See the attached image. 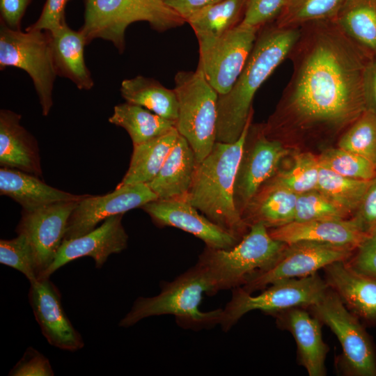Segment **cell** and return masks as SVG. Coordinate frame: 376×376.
I'll return each mask as SVG.
<instances>
[{"label":"cell","instance_id":"obj_14","mask_svg":"<svg viewBox=\"0 0 376 376\" xmlns=\"http://www.w3.org/2000/svg\"><path fill=\"white\" fill-rule=\"evenodd\" d=\"M79 201H62L31 210L22 209L15 231L24 235L33 249L38 280L42 279L53 262L63 240L68 219Z\"/></svg>","mask_w":376,"mask_h":376},{"label":"cell","instance_id":"obj_29","mask_svg":"<svg viewBox=\"0 0 376 376\" xmlns=\"http://www.w3.org/2000/svg\"><path fill=\"white\" fill-rule=\"evenodd\" d=\"M333 19L355 43L376 57V0H345Z\"/></svg>","mask_w":376,"mask_h":376},{"label":"cell","instance_id":"obj_26","mask_svg":"<svg viewBox=\"0 0 376 376\" xmlns=\"http://www.w3.org/2000/svg\"><path fill=\"white\" fill-rule=\"evenodd\" d=\"M54 65L57 75L71 80L80 90H90L94 85L84 56L87 45L83 33L65 23L49 31Z\"/></svg>","mask_w":376,"mask_h":376},{"label":"cell","instance_id":"obj_18","mask_svg":"<svg viewBox=\"0 0 376 376\" xmlns=\"http://www.w3.org/2000/svg\"><path fill=\"white\" fill-rule=\"evenodd\" d=\"M29 300L41 331L51 345L70 352L84 347L81 334L63 308L59 290L49 279L30 283Z\"/></svg>","mask_w":376,"mask_h":376},{"label":"cell","instance_id":"obj_27","mask_svg":"<svg viewBox=\"0 0 376 376\" xmlns=\"http://www.w3.org/2000/svg\"><path fill=\"white\" fill-rule=\"evenodd\" d=\"M179 136L175 127L159 136L133 145L129 168L117 186L150 182L159 171Z\"/></svg>","mask_w":376,"mask_h":376},{"label":"cell","instance_id":"obj_1","mask_svg":"<svg viewBox=\"0 0 376 376\" xmlns=\"http://www.w3.org/2000/svg\"><path fill=\"white\" fill-rule=\"evenodd\" d=\"M288 58L292 72L275 113L263 125L276 139L289 130H347L366 111L363 77L373 57L334 19L306 23Z\"/></svg>","mask_w":376,"mask_h":376},{"label":"cell","instance_id":"obj_20","mask_svg":"<svg viewBox=\"0 0 376 376\" xmlns=\"http://www.w3.org/2000/svg\"><path fill=\"white\" fill-rule=\"evenodd\" d=\"M268 230L272 237L286 244L315 241L356 249L367 235L351 218L292 221Z\"/></svg>","mask_w":376,"mask_h":376},{"label":"cell","instance_id":"obj_23","mask_svg":"<svg viewBox=\"0 0 376 376\" xmlns=\"http://www.w3.org/2000/svg\"><path fill=\"white\" fill-rule=\"evenodd\" d=\"M197 164L194 150L180 134L159 171L147 185L157 199L186 200Z\"/></svg>","mask_w":376,"mask_h":376},{"label":"cell","instance_id":"obj_28","mask_svg":"<svg viewBox=\"0 0 376 376\" xmlns=\"http://www.w3.org/2000/svg\"><path fill=\"white\" fill-rule=\"evenodd\" d=\"M120 91L125 102L140 105L176 122L178 102L174 89L166 88L152 78L138 75L123 80Z\"/></svg>","mask_w":376,"mask_h":376},{"label":"cell","instance_id":"obj_10","mask_svg":"<svg viewBox=\"0 0 376 376\" xmlns=\"http://www.w3.org/2000/svg\"><path fill=\"white\" fill-rule=\"evenodd\" d=\"M310 308L337 336L343 349L340 364L345 373L354 376H376V356L371 340L357 316L339 296L329 288Z\"/></svg>","mask_w":376,"mask_h":376},{"label":"cell","instance_id":"obj_35","mask_svg":"<svg viewBox=\"0 0 376 376\" xmlns=\"http://www.w3.org/2000/svg\"><path fill=\"white\" fill-rule=\"evenodd\" d=\"M318 159L320 166L342 176L371 180L376 176V166L368 159L339 147L323 150Z\"/></svg>","mask_w":376,"mask_h":376},{"label":"cell","instance_id":"obj_32","mask_svg":"<svg viewBox=\"0 0 376 376\" xmlns=\"http://www.w3.org/2000/svg\"><path fill=\"white\" fill-rule=\"evenodd\" d=\"M371 180L346 178L320 166L316 189L352 217Z\"/></svg>","mask_w":376,"mask_h":376},{"label":"cell","instance_id":"obj_42","mask_svg":"<svg viewBox=\"0 0 376 376\" xmlns=\"http://www.w3.org/2000/svg\"><path fill=\"white\" fill-rule=\"evenodd\" d=\"M350 218L366 234L376 228V176L370 181L359 207Z\"/></svg>","mask_w":376,"mask_h":376},{"label":"cell","instance_id":"obj_40","mask_svg":"<svg viewBox=\"0 0 376 376\" xmlns=\"http://www.w3.org/2000/svg\"><path fill=\"white\" fill-rule=\"evenodd\" d=\"M346 263L355 271L376 279V228L367 234Z\"/></svg>","mask_w":376,"mask_h":376},{"label":"cell","instance_id":"obj_37","mask_svg":"<svg viewBox=\"0 0 376 376\" xmlns=\"http://www.w3.org/2000/svg\"><path fill=\"white\" fill-rule=\"evenodd\" d=\"M350 214L317 189L297 195L293 221L348 219Z\"/></svg>","mask_w":376,"mask_h":376},{"label":"cell","instance_id":"obj_38","mask_svg":"<svg viewBox=\"0 0 376 376\" xmlns=\"http://www.w3.org/2000/svg\"><path fill=\"white\" fill-rule=\"evenodd\" d=\"M0 263L20 272L30 283L38 280L33 249L23 235L0 240Z\"/></svg>","mask_w":376,"mask_h":376},{"label":"cell","instance_id":"obj_15","mask_svg":"<svg viewBox=\"0 0 376 376\" xmlns=\"http://www.w3.org/2000/svg\"><path fill=\"white\" fill-rule=\"evenodd\" d=\"M157 199L147 184L117 186L103 196L88 195L79 201L72 212L63 240L77 238L94 230L111 216L124 214Z\"/></svg>","mask_w":376,"mask_h":376},{"label":"cell","instance_id":"obj_4","mask_svg":"<svg viewBox=\"0 0 376 376\" xmlns=\"http://www.w3.org/2000/svg\"><path fill=\"white\" fill-rule=\"evenodd\" d=\"M286 245L272 237L268 228L258 223L251 225L231 249L205 246L196 264L209 281V296L220 290L242 287L253 276L271 267Z\"/></svg>","mask_w":376,"mask_h":376},{"label":"cell","instance_id":"obj_45","mask_svg":"<svg viewBox=\"0 0 376 376\" xmlns=\"http://www.w3.org/2000/svg\"><path fill=\"white\" fill-rule=\"evenodd\" d=\"M185 21L198 10L223 0H163Z\"/></svg>","mask_w":376,"mask_h":376},{"label":"cell","instance_id":"obj_30","mask_svg":"<svg viewBox=\"0 0 376 376\" xmlns=\"http://www.w3.org/2000/svg\"><path fill=\"white\" fill-rule=\"evenodd\" d=\"M109 122L125 129L133 145L151 140L176 127L175 121L127 102L114 107Z\"/></svg>","mask_w":376,"mask_h":376},{"label":"cell","instance_id":"obj_25","mask_svg":"<svg viewBox=\"0 0 376 376\" xmlns=\"http://www.w3.org/2000/svg\"><path fill=\"white\" fill-rule=\"evenodd\" d=\"M0 193L18 203L24 210L57 202L80 201L88 195H77L58 189L34 175L8 167L0 169Z\"/></svg>","mask_w":376,"mask_h":376},{"label":"cell","instance_id":"obj_5","mask_svg":"<svg viewBox=\"0 0 376 376\" xmlns=\"http://www.w3.org/2000/svg\"><path fill=\"white\" fill-rule=\"evenodd\" d=\"M210 285L201 267L196 264L171 282L162 285L159 294L137 298L119 322L124 328L152 316L173 315L182 328L209 329L220 324L221 308L203 312L199 309L203 295L209 296Z\"/></svg>","mask_w":376,"mask_h":376},{"label":"cell","instance_id":"obj_3","mask_svg":"<svg viewBox=\"0 0 376 376\" xmlns=\"http://www.w3.org/2000/svg\"><path fill=\"white\" fill-rule=\"evenodd\" d=\"M253 109L240 138L233 143L216 141L198 163L187 201L213 223L242 239L249 231L234 201V185Z\"/></svg>","mask_w":376,"mask_h":376},{"label":"cell","instance_id":"obj_16","mask_svg":"<svg viewBox=\"0 0 376 376\" xmlns=\"http://www.w3.org/2000/svg\"><path fill=\"white\" fill-rule=\"evenodd\" d=\"M141 208L158 227L171 226L182 230L201 240L207 247L229 249L241 240L199 214L185 199H157Z\"/></svg>","mask_w":376,"mask_h":376},{"label":"cell","instance_id":"obj_17","mask_svg":"<svg viewBox=\"0 0 376 376\" xmlns=\"http://www.w3.org/2000/svg\"><path fill=\"white\" fill-rule=\"evenodd\" d=\"M123 214L109 217L99 227L80 237L63 240L53 262L40 280L49 279L62 266L85 256L92 258L95 267L100 269L110 255L125 250L128 235L122 224Z\"/></svg>","mask_w":376,"mask_h":376},{"label":"cell","instance_id":"obj_11","mask_svg":"<svg viewBox=\"0 0 376 376\" xmlns=\"http://www.w3.org/2000/svg\"><path fill=\"white\" fill-rule=\"evenodd\" d=\"M259 29L241 22L216 38L198 41L197 68L218 93L233 88L252 51Z\"/></svg>","mask_w":376,"mask_h":376},{"label":"cell","instance_id":"obj_22","mask_svg":"<svg viewBox=\"0 0 376 376\" xmlns=\"http://www.w3.org/2000/svg\"><path fill=\"white\" fill-rule=\"evenodd\" d=\"M21 115L0 111V165L15 169L40 178L42 171L36 139L20 124Z\"/></svg>","mask_w":376,"mask_h":376},{"label":"cell","instance_id":"obj_34","mask_svg":"<svg viewBox=\"0 0 376 376\" xmlns=\"http://www.w3.org/2000/svg\"><path fill=\"white\" fill-rule=\"evenodd\" d=\"M320 171L318 156L304 152L295 154L288 169L279 171L271 178L297 194L316 189Z\"/></svg>","mask_w":376,"mask_h":376},{"label":"cell","instance_id":"obj_39","mask_svg":"<svg viewBox=\"0 0 376 376\" xmlns=\"http://www.w3.org/2000/svg\"><path fill=\"white\" fill-rule=\"evenodd\" d=\"M290 0H247L242 23L257 29L276 21Z\"/></svg>","mask_w":376,"mask_h":376},{"label":"cell","instance_id":"obj_13","mask_svg":"<svg viewBox=\"0 0 376 376\" xmlns=\"http://www.w3.org/2000/svg\"><path fill=\"white\" fill-rule=\"evenodd\" d=\"M288 153L282 141L265 135L263 125H251L234 185V201L240 215L260 187L276 174Z\"/></svg>","mask_w":376,"mask_h":376},{"label":"cell","instance_id":"obj_21","mask_svg":"<svg viewBox=\"0 0 376 376\" xmlns=\"http://www.w3.org/2000/svg\"><path fill=\"white\" fill-rule=\"evenodd\" d=\"M325 281L356 316L376 321V279L351 268L346 260L324 268Z\"/></svg>","mask_w":376,"mask_h":376},{"label":"cell","instance_id":"obj_2","mask_svg":"<svg viewBox=\"0 0 376 376\" xmlns=\"http://www.w3.org/2000/svg\"><path fill=\"white\" fill-rule=\"evenodd\" d=\"M300 28L275 22L261 27L247 61L228 93L219 95L217 141L233 143L241 136L253 109L254 95L278 66L288 58Z\"/></svg>","mask_w":376,"mask_h":376},{"label":"cell","instance_id":"obj_33","mask_svg":"<svg viewBox=\"0 0 376 376\" xmlns=\"http://www.w3.org/2000/svg\"><path fill=\"white\" fill-rule=\"evenodd\" d=\"M345 0H290L274 22L283 28H299L318 20L333 19Z\"/></svg>","mask_w":376,"mask_h":376},{"label":"cell","instance_id":"obj_19","mask_svg":"<svg viewBox=\"0 0 376 376\" xmlns=\"http://www.w3.org/2000/svg\"><path fill=\"white\" fill-rule=\"evenodd\" d=\"M277 324L288 330L296 341L299 362L310 376L325 375L324 361L329 348L322 336L321 322L301 307L272 314Z\"/></svg>","mask_w":376,"mask_h":376},{"label":"cell","instance_id":"obj_7","mask_svg":"<svg viewBox=\"0 0 376 376\" xmlns=\"http://www.w3.org/2000/svg\"><path fill=\"white\" fill-rule=\"evenodd\" d=\"M174 82L178 102L176 129L199 163L217 141L219 94L198 69L178 72Z\"/></svg>","mask_w":376,"mask_h":376},{"label":"cell","instance_id":"obj_8","mask_svg":"<svg viewBox=\"0 0 376 376\" xmlns=\"http://www.w3.org/2000/svg\"><path fill=\"white\" fill-rule=\"evenodd\" d=\"M19 68L28 73L38 95L42 113L53 105L52 91L57 76L49 31L13 30L0 20V70Z\"/></svg>","mask_w":376,"mask_h":376},{"label":"cell","instance_id":"obj_9","mask_svg":"<svg viewBox=\"0 0 376 376\" xmlns=\"http://www.w3.org/2000/svg\"><path fill=\"white\" fill-rule=\"evenodd\" d=\"M329 286L316 273L277 281L260 294L252 296L242 288L232 290V297L222 309L220 325L227 332L246 313L260 310L273 314L296 307H310L324 295Z\"/></svg>","mask_w":376,"mask_h":376},{"label":"cell","instance_id":"obj_44","mask_svg":"<svg viewBox=\"0 0 376 376\" xmlns=\"http://www.w3.org/2000/svg\"><path fill=\"white\" fill-rule=\"evenodd\" d=\"M31 0H0L1 19L11 29L20 30L21 20Z\"/></svg>","mask_w":376,"mask_h":376},{"label":"cell","instance_id":"obj_31","mask_svg":"<svg viewBox=\"0 0 376 376\" xmlns=\"http://www.w3.org/2000/svg\"><path fill=\"white\" fill-rule=\"evenodd\" d=\"M247 0H223L204 8L186 21L198 42L219 37L243 20Z\"/></svg>","mask_w":376,"mask_h":376},{"label":"cell","instance_id":"obj_36","mask_svg":"<svg viewBox=\"0 0 376 376\" xmlns=\"http://www.w3.org/2000/svg\"><path fill=\"white\" fill-rule=\"evenodd\" d=\"M338 147L363 157L376 166V114L366 110L343 132Z\"/></svg>","mask_w":376,"mask_h":376},{"label":"cell","instance_id":"obj_41","mask_svg":"<svg viewBox=\"0 0 376 376\" xmlns=\"http://www.w3.org/2000/svg\"><path fill=\"white\" fill-rule=\"evenodd\" d=\"M49 359L34 348L29 347L22 357L10 370V376H53Z\"/></svg>","mask_w":376,"mask_h":376},{"label":"cell","instance_id":"obj_24","mask_svg":"<svg viewBox=\"0 0 376 376\" xmlns=\"http://www.w3.org/2000/svg\"><path fill=\"white\" fill-rule=\"evenodd\" d=\"M297 195L269 179L242 212V219L249 228L260 223L268 229L292 222Z\"/></svg>","mask_w":376,"mask_h":376},{"label":"cell","instance_id":"obj_46","mask_svg":"<svg viewBox=\"0 0 376 376\" xmlns=\"http://www.w3.org/2000/svg\"><path fill=\"white\" fill-rule=\"evenodd\" d=\"M363 89L366 110L376 114V57L368 62L364 72Z\"/></svg>","mask_w":376,"mask_h":376},{"label":"cell","instance_id":"obj_6","mask_svg":"<svg viewBox=\"0 0 376 376\" xmlns=\"http://www.w3.org/2000/svg\"><path fill=\"white\" fill-rule=\"evenodd\" d=\"M84 22L79 29L88 44L109 40L123 53L125 31L136 22H146L158 32L182 26L185 19L163 0H84Z\"/></svg>","mask_w":376,"mask_h":376},{"label":"cell","instance_id":"obj_12","mask_svg":"<svg viewBox=\"0 0 376 376\" xmlns=\"http://www.w3.org/2000/svg\"><path fill=\"white\" fill-rule=\"evenodd\" d=\"M355 250L350 246L315 241L289 244L271 267L253 276L241 288L252 294L279 280L310 276L333 263L347 260Z\"/></svg>","mask_w":376,"mask_h":376},{"label":"cell","instance_id":"obj_43","mask_svg":"<svg viewBox=\"0 0 376 376\" xmlns=\"http://www.w3.org/2000/svg\"><path fill=\"white\" fill-rule=\"evenodd\" d=\"M69 0H47L38 20L26 31H52L65 23V9Z\"/></svg>","mask_w":376,"mask_h":376}]
</instances>
